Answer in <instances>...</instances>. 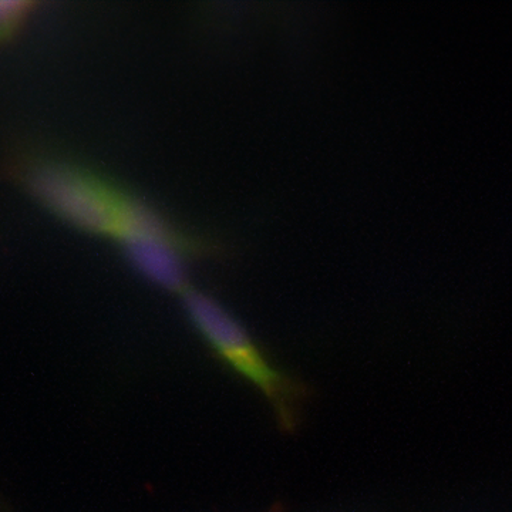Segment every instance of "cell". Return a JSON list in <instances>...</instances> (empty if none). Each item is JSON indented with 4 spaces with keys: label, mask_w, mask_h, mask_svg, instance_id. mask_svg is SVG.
<instances>
[{
    "label": "cell",
    "mask_w": 512,
    "mask_h": 512,
    "mask_svg": "<svg viewBox=\"0 0 512 512\" xmlns=\"http://www.w3.org/2000/svg\"><path fill=\"white\" fill-rule=\"evenodd\" d=\"M128 265L150 284L167 291L184 293L188 289L184 249L164 241H141L121 248Z\"/></svg>",
    "instance_id": "3957f363"
},
{
    "label": "cell",
    "mask_w": 512,
    "mask_h": 512,
    "mask_svg": "<svg viewBox=\"0 0 512 512\" xmlns=\"http://www.w3.org/2000/svg\"><path fill=\"white\" fill-rule=\"evenodd\" d=\"M183 301L188 318L214 352L264 394L274 407L282 429L295 430L303 399L302 387L276 370L241 323L211 296L188 288Z\"/></svg>",
    "instance_id": "7a4b0ae2"
},
{
    "label": "cell",
    "mask_w": 512,
    "mask_h": 512,
    "mask_svg": "<svg viewBox=\"0 0 512 512\" xmlns=\"http://www.w3.org/2000/svg\"><path fill=\"white\" fill-rule=\"evenodd\" d=\"M30 197L69 227L114 242L119 248L141 241H164L191 258H207L221 248L192 234L110 175L69 158L35 156L13 168Z\"/></svg>",
    "instance_id": "6da1fadb"
},
{
    "label": "cell",
    "mask_w": 512,
    "mask_h": 512,
    "mask_svg": "<svg viewBox=\"0 0 512 512\" xmlns=\"http://www.w3.org/2000/svg\"><path fill=\"white\" fill-rule=\"evenodd\" d=\"M36 2L0 0V46L15 42L35 15Z\"/></svg>",
    "instance_id": "277c9868"
}]
</instances>
